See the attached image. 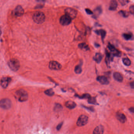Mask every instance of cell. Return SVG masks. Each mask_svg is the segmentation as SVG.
Returning <instances> with one entry per match:
<instances>
[{
	"label": "cell",
	"mask_w": 134,
	"mask_h": 134,
	"mask_svg": "<svg viewBox=\"0 0 134 134\" xmlns=\"http://www.w3.org/2000/svg\"><path fill=\"white\" fill-rule=\"evenodd\" d=\"M96 79L102 85H108L109 84V81L107 78L104 76H98Z\"/></svg>",
	"instance_id": "7c38bea8"
},
{
	"label": "cell",
	"mask_w": 134,
	"mask_h": 134,
	"mask_svg": "<svg viewBox=\"0 0 134 134\" xmlns=\"http://www.w3.org/2000/svg\"><path fill=\"white\" fill-rule=\"evenodd\" d=\"M9 67L11 70L13 71H17L20 68V63L18 60L16 59H12L8 62Z\"/></svg>",
	"instance_id": "3957f363"
},
{
	"label": "cell",
	"mask_w": 134,
	"mask_h": 134,
	"mask_svg": "<svg viewBox=\"0 0 134 134\" xmlns=\"http://www.w3.org/2000/svg\"><path fill=\"white\" fill-rule=\"evenodd\" d=\"M79 47L80 49H82V50H87L89 49V48L88 46L85 43L79 44Z\"/></svg>",
	"instance_id": "cb8c5ba5"
},
{
	"label": "cell",
	"mask_w": 134,
	"mask_h": 134,
	"mask_svg": "<svg viewBox=\"0 0 134 134\" xmlns=\"http://www.w3.org/2000/svg\"><path fill=\"white\" fill-rule=\"evenodd\" d=\"M91 97L90 94H84L81 96H79V98L81 99H89Z\"/></svg>",
	"instance_id": "f1b7e54d"
},
{
	"label": "cell",
	"mask_w": 134,
	"mask_h": 134,
	"mask_svg": "<svg viewBox=\"0 0 134 134\" xmlns=\"http://www.w3.org/2000/svg\"><path fill=\"white\" fill-rule=\"evenodd\" d=\"M129 110L131 111V112H133V113H134V108H131L130 109H129Z\"/></svg>",
	"instance_id": "d590c367"
},
{
	"label": "cell",
	"mask_w": 134,
	"mask_h": 134,
	"mask_svg": "<svg viewBox=\"0 0 134 134\" xmlns=\"http://www.w3.org/2000/svg\"><path fill=\"white\" fill-rule=\"evenodd\" d=\"M102 59V56L100 53H96L94 58V60L97 63H100Z\"/></svg>",
	"instance_id": "44dd1931"
},
{
	"label": "cell",
	"mask_w": 134,
	"mask_h": 134,
	"mask_svg": "<svg viewBox=\"0 0 134 134\" xmlns=\"http://www.w3.org/2000/svg\"><path fill=\"white\" fill-rule=\"evenodd\" d=\"M11 79L9 77H5L2 78L0 81V85L3 88H7L10 82Z\"/></svg>",
	"instance_id": "30bf717a"
},
{
	"label": "cell",
	"mask_w": 134,
	"mask_h": 134,
	"mask_svg": "<svg viewBox=\"0 0 134 134\" xmlns=\"http://www.w3.org/2000/svg\"><path fill=\"white\" fill-rule=\"evenodd\" d=\"M65 106L68 109H74V108H75L77 106V105L74 101H66L65 103Z\"/></svg>",
	"instance_id": "e0dca14e"
},
{
	"label": "cell",
	"mask_w": 134,
	"mask_h": 134,
	"mask_svg": "<svg viewBox=\"0 0 134 134\" xmlns=\"http://www.w3.org/2000/svg\"><path fill=\"white\" fill-rule=\"evenodd\" d=\"M122 62L124 65L127 66H130L131 63V60L127 57H124L122 59Z\"/></svg>",
	"instance_id": "603a6c76"
},
{
	"label": "cell",
	"mask_w": 134,
	"mask_h": 134,
	"mask_svg": "<svg viewBox=\"0 0 134 134\" xmlns=\"http://www.w3.org/2000/svg\"><path fill=\"white\" fill-rule=\"evenodd\" d=\"M74 71L75 73L77 74H80L82 72V68L80 65L77 66L74 69Z\"/></svg>",
	"instance_id": "484cf974"
},
{
	"label": "cell",
	"mask_w": 134,
	"mask_h": 134,
	"mask_svg": "<svg viewBox=\"0 0 134 134\" xmlns=\"http://www.w3.org/2000/svg\"><path fill=\"white\" fill-rule=\"evenodd\" d=\"M88 103L91 104L96 105L97 104L96 102V99L95 97H90L88 99Z\"/></svg>",
	"instance_id": "d4e9b609"
},
{
	"label": "cell",
	"mask_w": 134,
	"mask_h": 134,
	"mask_svg": "<svg viewBox=\"0 0 134 134\" xmlns=\"http://www.w3.org/2000/svg\"><path fill=\"white\" fill-rule=\"evenodd\" d=\"M12 106V101L7 98H4L0 100V107L5 110L10 109Z\"/></svg>",
	"instance_id": "277c9868"
},
{
	"label": "cell",
	"mask_w": 134,
	"mask_h": 134,
	"mask_svg": "<svg viewBox=\"0 0 134 134\" xmlns=\"http://www.w3.org/2000/svg\"><path fill=\"white\" fill-rule=\"evenodd\" d=\"M1 34V31H0V35Z\"/></svg>",
	"instance_id": "8d00e7d4"
},
{
	"label": "cell",
	"mask_w": 134,
	"mask_h": 134,
	"mask_svg": "<svg viewBox=\"0 0 134 134\" xmlns=\"http://www.w3.org/2000/svg\"><path fill=\"white\" fill-rule=\"evenodd\" d=\"M119 1L122 6L126 5V4H127L129 2V1L126 0H120Z\"/></svg>",
	"instance_id": "f546056e"
},
{
	"label": "cell",
	"mask_w": 134,
	"mask_h": 134,
	"mask_svg": "<svg viewBox=\"0 0 134 134\" xmlns=\"http://www.w3.org/2000/svg\"><path fill=\"white\" fill-rule=\"evenodd\" d=\"M85 108H86V109H89V110L91 111H94V109H93V107H85Z\"/></svg>",
	"instance_id": "e575fe53"
},
{
	"label": "cell",
	"mask_w": 134,
	"mask_h": 134,
	"mask_svg": "<svg viewBox=\"0 0 134 134\" xmlns=\"http://www.w3.org/2000/svg\"><path fill=\"white\" fill-rule=\"evenodd\" d=\"M116 118L118 120L122 123L125 122L127 120L126 116L124 114L120 113H118L116 114Z\"/></svg>",
	"instance_id": "2e32d148"
},
{
	"label": "cell",
	"mask_w": 134,
	"mask_h": 134,
	"mask_svg": "<svg viewBox=\"0 0 134 134\" xmlns=\"http://www.w3.org/2000/svg\"><path fill=\"white\" fill-rule=\"evenodd\" d=\"M118 4L117 1L114 0H112L111 1L109 7V10L111 11H115L116 10L117 8Z\"/></svg>",
	"instance_id": "9a60e30c"
},
{
	"label": "cell",
	"mask_w": 134,
	"mask_h": 134,
	"mask_svg": "<svg viewBox=\"0 0 134 134\" xmlns=\"http://www.w3.org/2000/svg\"><path fill=\"white\" fill-rule=\"evenodd\" d=\"M71 20L72 19L70 17L65 14L60 18V23L63 26L68 25L71 23Z\"/></svg>",
	"instance_id": "52a82bcc"
},
{
	"label": "cell",
	"mask_w": 134,
	"mask_h": 134,
	"mask_svg": "<svg viewBox=\"0 0 134 134\" xmlns=\"http://www.w3.org/2000/svg\"><path fill=\"white\" fill-rule=\"evenodd\" d=\"M129 11L131 14H132L134 16V5H133L130 6L129 8Z\"/></svg>",
	"instance_id": "4dcf8cb0"
},
{
	"label": "cell",
	"mask_w": 134,
	"mask_h": 134,
	"mask_svg": "<svg viewBox=\"0 0 134 134\" xmlns=\"http://www.w3.org/2000/svg\"><path fill=\"white\" fill-rule=\"evenodd\" d=\"M130 86H131V87L132 88V89H134V81L130 83Z\"/></svg>",
	"instance_id": "836d02e7"
},
{
	"label": "cell",
	"mask_w": 134,
	"mask_h": 134,
	"mask_svg": "<svg viewBox=\"0 0 134 134\" xmlns=\"http://www.w3.org/2000/svg\"><path fill=\"white\" fill-rule=\"evenodd\" d=\"M88 118L85 115H81L77 121V124L78 126L81 127L87 124L88 122Z\"/></svg>",
	"instance_id": "5b68a950"
},
{
	"label": "cell",
	"mask_w": 134,
	"mask_h": 134,
	"mask_svg": "<svg viewBox=\"0 0 134 134\" xmlns=\"http://www.w3.org/2000/svg\"><path fill=\"white\" fill-rule=\"evenodd\" d=\"M49 69L51 70H59L62 68V65L56 61H51L49 63Z\"/></svg>",
	"instance_id": "9c48e42d"
},
{
	"label": "cell",
	"mask_w": 134,
	"mask_h": 134,
	"mask_svg": "<svg viewBox=\"0 0 134 134\" xmlns=\"http://www.w3.org/2000/svg\"><path fill=\"white\" fill-rule=\"evenodd\" d=\"M15 97L20 102H24L28 99V94L25 90L20 89L15 92Z\"/></svg>",
	"instance_id": "6da1fadb"
},
{
	"label": "cell",
	"mask_w": 134,
	"mask_h": 134,
	"mask_svg": "<svg viewBox=\"0 0 134 134\" xmlns=\"http://www.w3.org/2000/svg\"><path fill=\"white\" fill-rule=\"evenodd\" d=\"M63 122H62L60 123V124H59L57 127V129L58 131L60 130V129L62 127V126L63 125Z\"/></svg>",
	"instance_id": "1f68e13d"
},
{
	"label": "cell",
	"mask_w": 134,
	"mask_h": 134,
	"mask_svg": "<svg viewBox=\"0 0 134 134\" xmlns=\"http://www.w3.org/2000/svg\"><path fill=\"white\" fill-rule=\"evenodd\" d=\"M113 77L115 80L119 82H121L123 80V76L118 72H115L113 73Z\"/></svg>",
	"instance_id": "4fadbf2b"
},
{
	"label": "cell",
	"mask_w": 134,
	"mask_h": 134,
	"mask_svg": "<svg viewBox=\"0 0 134 134\" xmlns=\"http://www.w3.org/2000/svg\"><path fill=\"white\" fill-rule=\"evenodd\" d=\"M45 93L49 96H52L54 94V92L52 89H50L45 91Z\"/></svg>",
	"instance_id": "83f0119b"
},
{
	"label": "cell",
	"mask_w": 134,
	"mask_h": 134,
	"mask_svg": "<svg viewBox=\"0 0 134 134\" xmlns=\"http://www.w3.org/2000/svg\"><path fill=\"white\" fill-rule=\"evenodd\" d=\"M123 37L126 40H132L134 39L133 34L130 32L124 33L122 35Z\"/></svg>",
	"instance_id": "ac0fdd59"
},
{
	"label": "cell",
	"mask_w": 134,
	"mask_h": 134,
	"mask_svg": "<svg viewBox=\"0 0 134 134\" xmlns=\"http://www.w3.org/2000/svg\"><path fill=\"white\" fill-rule=\"evenodd\" d=\"M44 14L41 12H36L33 16V19L36 23L41 24L44 22L45 20Z\"/></svg>",
	"instance_id": "7a4b0ae2"
},
{
	"label": "cell",
	"mask_w": 134,
	"mask_h": 134,
	"mask_svg": "<svg viewBox=\"0 0 134 134\" xmlns=\"http://www.w3.org/2000/svg\"><path fill=\"white\" fill-rule=\"evenodd\" d=\"M14 13L15 16L20 17L22 16L24 14V10L21 6L19 5L15 8Z\"/></svg>",
	"instance_id": "8fae6325"
},
{
	"label": "cell",
	"mask_w": 134,
	"mask_h": 134,
	"mask_svg": "<svg viewBox=\"0 0 134 134\" xmlns=\"http://www.w3.org/2000/svg\"><path fill=\"white\" fill-rule=\"evenodd\" d=\"M62 109V106L60 104H56L54 107V111H61Z\"/></svg>",
	"instance_id": "4316f807"
},
{
	"label": "cell",
	"mask_w": 134,
	"mask_h": 134,
	"mask_svg": "<svg viewBox=\"0 0 134 134\" xmlns=\"http://www.w3.org/2000/svg\"><path fill=\"white\" fill-rule=\"evenodd\" d=\"M104 132V127L102 125H99L94 129L93 134H103Z\"/></svg>",
	"instance_id": "5bb4252c"
},
{
	"label": "cell",
	"mask_w": 134,
	"mask_h": 134,
	"mask_svg": "<svg viewBox=\"0 0 134 134\" xmlns=\"http://www.w3.org/2000/svg\"><path fill=\"white\" fill-rule=\"evenodd\" d=\"M86 12L87 14H88L89 15H91V14H92L93 13V12L90 9H86Z\"/></svg>",
	"instance_id": "d6a6232c"
},
{
	"label": "cell",
	"mask_w": 134,
	"mask_h": 134,
	"mask_svg": "<svg viewBox=\"0 0 134 134\" xmlns=\"http://www.w3.org/2000/svg\"><path fill=\"white\" fill-rule=\"evenodd\" d=\"M102 7H98L94 10V16L95 18H96L99 17L101 14H102Z\"/></svg>",
	"instance_id": "d6986e66"
},
{
	"label": "cell",
	"mask_w": 134,
	"mask_h": 134,
	"mask_svg": "<svg viewBox=\"0 0 134 134\" xmlns=\"http://www.w3.org/2000/svg\"><path fill=\"white\" fill-rule=\"evenodd\" d=\"M118 14H119V15H121V16L124 18L127 17L129 15V13L128 12L126 11L122 10L120 11L119 12H118Z\"/></svg>",
	"instance_id": "7402d4cb"
},
{
	"label": "cell",
	"mask_w": 134,
	"mask_h": 134,
	"mask_svg": "<svg viewBox=\"0 0 134 134\" xmlns=\"http://www.w3.org/2000/svg\"><path fill=\"white\" fill-rule=\"evenodd\" d=\"M66 15L70 17L71 19H74L77 17V12L74 9L71 7H67L65 10Z\"/></svg>",
	"instance_id": "8992f818"
},
{
	"label": "cell",
	"mask_w": 134,
	"mask_h": 134,
	"mask_svg": "<svg viewBox=\"0 0 134 134\" xmlns=\"http://www.w3.org/2000/svg\"><path fill=\"white\" fill-rule=\"evenodd\" d=\"M95 32L98 35H100L103 40H104V39L106 37V31L103 30V29H100V30H96L95 31Z\"/></svg>",
	"instance_id": "ffe728a7"
},
{
	"label": "cell",
	"mask_w": 134,
	"mask_h": 134,
	"mask_svg": "<svg viewBox=\"0 0 134 134\" xmlns=\"http://www.w3.org/2000/svg\"><path fill=\"white\" fill-rule=\"evenodd\" d=\"M108 48L113 56L118 57H120L121 56V52L117 49H116L113 45L110 43L108 44Z\"/></svg>",
	"instance_id": "ba28073f"
}]
</instances>
